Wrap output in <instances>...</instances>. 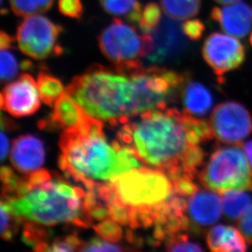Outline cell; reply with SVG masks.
Segmentation results:
<instances>
[{
  "mask_svg": "<svg viewBox=\"0 0 252 252\" xmlns=\"http://www.w3.org/2000/svg\"><path fill=\"white\" fill-rule=\"evenodd\" d=\"M63 31L62 26L39 14L27 17L17 28L18 48L25 55L35 60L61 55L64 50L57 40Z\"/></svg>",
  "mask_w": 252,
  "mask_h": 252,
  "instance_id": "obj_9",
  "label": "cell"
},
{
  "mask_svg": "<svg viewBox=\"0 0 252 252\" xmlns=\"http://www.w3.org/2000/svg\"><path fill=\"white\" fill-rule=\"evenodd\" d=\"M221 202L226 219L230 221H236L250 207L252 204V197L248 191H229L223 193Z\"/></svg>",
  "mask_w": 252,
  "mask_h": 252,
  "instance_id": "obj_20",
  "label": "cell"
},
{
  "mask_svg": "<svg viewBox=\"0 0 252 252\" xmlns=\"http://www.w3.org/2000/svg\"><path fill=\"white\" fill-rule=\"evenodd\" d=\"M181 95L185 111L193 116H204L213 105L212 93L198 82L187 79Z\"/></svg>",
  "mask_w": 252,
  "mask_h": 252,
  "instance_id": "obj_19",
  "label": "cell"
},
{
  "mask_svg": "<svg viewBox=\"0 0 252 252\" xmlns=\"http://www.w3.org/2000/svg\"><path fill=\"white\" fill-rule=\"evenodd\" d=\"M243 148L246 156L248 158V162H249L252 171V140L244 144L243 145Z\"/></svg>",
  "mask_w": 252,
  "mask_h": 252,
  "instance_id": "obj_37",
  "label": "cell"
},
{
  "mask_svg": "<svg viewBox=\"0 0 252 252\" xmlns=\"http://www.w3.org/2000/svg\"><path fill=\"white\" fill-rule=\"evenodd\" d=\"M238 228L246 240L252 244V204L238 220Z\"/></svg>",
  "mask_w": 252,
  "mask_h": 252,
  "instance_id": "obj_34",
  "label": "cell"
},
{
  "mask_svg": "<svg viewBox=\"0 0 252 252\" xmlns=\"http://www.w3.org/2000/svg\"><path fill=\"white\" fill-rule=\"evenodd\" d=\"M249 41H250L251 45L252 46V32L251 33L250 38H249Z\"/></svg>",
  "mask_w": 252,
  "mask_h": 252,
  "instance_id": "obj_39",
  "label": "cell"
},
{
  "mask_svg": "<svg viewBox=\"0 0 252 252\" xmlns=\"http://www.w3.org/2000/svg\"><path fill=\"white\" fill-rule=\"evenodd\" d=\"M214 1L217 3H219V4L228 5L240 2L241 0H214Z\"/></svg>",
  "mask_w": 252,
  "mask_h": 252,
  "instance_id": "obj_38",
  "label": "cell"
},
{
  "mask_svg": "<svg viewBox=\"0 0 252 252\" xmlns=\"http://www.w3.org/2000/svg\"><path fill=\"white\" fill-rule=\"evenodd\" d=\"M124 124L119 142L140 162L167 174L171 181L195 178L206 153L201 144L212 140L208 122L176 109L151 110Z\"/></svg>",
  "mask_w": 252,
  "mask_h": 252,
  "instance_id": "obj_1",
  "label": "cell"
},
{
  "mask_svg": "<svg viewBox=\"0 0 252 252\" xmlns=\"http://www.w3.org/2000/svg\"><path fill=\"white\" fill-rule=\"evenodd\" d=\"M151 34L154 38L155 48L146 58L152 64L158 65L176 61L188 51V41L178 21L168 17L162 18Z\"/></svg>",
  "mask_w": 252,
  "mask_h": 252,
  "instance_id": "obj_12",
  "label": "cell"
},
{
  "mask_svg": "<svg viewBox=\"0 0 252 252\" xmlns=\"http://www.w3.org/2000/svg\"><path fill=\"white\" fill-rule=\"evenodd\" d=\"M162 20V12L159 6L155 2H149L142 10V14L138 22L139 28L142 33H151L159 25Z\"/></svg>",
  "mask_w": 252,
  "mask_h": 252,
  "instance_id": "obj_26",
  "label": "cell"
},
{
  "mask_svg": "<svg viewBox=\"0 0 252 252\" xmlns=\"http://www.w3.org/2000/svg\"><path fill=\"white\" fill-rule=\"evenodd\" d=\"M222 202L214 191L198 189L187 199V217L189 229L199 234L217 224L222 214Z\"/></svg>",
  "mask_w": 252,
  "mask_h": 252,
  "instance_id": "obj_14",
  "label": "cell"
},
{
  "mask_svg": "<svg viewBox=\"0 0 252 252\" xmlns=\"http://www.w3.org/2000/svg\"><path fill=\"white\" fill-rule=\"evenodd\" d=\"M212 137L227 145H242L252 132V118L248 109L236 101L220 103L209 120Z\"/></svg>",
  "mask_w": 252,
  "mask_h": 252,
  "instance_id": "obj_10",
  "label": "cell"
},
{
  "mask_svg": "<svg viewBox=\"0 0 252 252\" xmlns=\"http://www.w3.org/2000/svg\"><path fill=\"white\" fill-rule=\"evenodd\" d=\"M84 252H121L124 248L110 243V241L100 240V239H93L88 244L84 245Z\"/></svg>",
  "mask_w": 252,
  "mask_h": 252,
  "instance_id": "obj_33",
  "label": "cell"
},
{
  "mask_svg": "<svg viewBox=\"0 0 252 252\" xmlns=\"http://www.w3.org/2000/svg\"><path fill=\"white\" fill-rule=\"evenodd\" d=\"M40 100L37 83L30 74H23L3 88L1 107L12 116H29L38 110Z\"/></svg>",
  "mask_w": 252,
  "mask_h": 252,
  "instance_id": "obj_13",
  "label": "cell"
},
{
  "mask_svg": "<svg viewBox=\"0 0 252 252\" xmlns=\"http://www.w3.org/2000/svg\"><path fill=\"white\" fill-rule=\"evenodd\" d=\"M59 145L60 168L87 189L141 167L129 148L106 139L102 121L90 115L80 126L63 131Z\"/></svg>",
  "mask_w": 252,
  "mask_h": 252,
  "instance_id": "obj_2",
  "label": "cell"
},
{
  "mask_svg": "<svg viewBox=\"0 0 252 252\" xmlns=\"http://www.w3.org/2000/svg\"><path fill=\"white\" fill-rule=\"evenodd\" d=\"M8 50L9 49H1L0 53V78L2 83L8 82L14 79L19 71V64L17 58Z\"/></svg>",
  "mask_w": 252,
  "mask_h": 252,
  "instance_id": "obj_27",
  "label": "cell"
},
{
  "mask_svg": "<svg viewBox=\"0 0 252 252\" xmlns=\"http://www.w3.org/2000/svg\"><path fill=\"white\" fill-rule=\"evenodd\" d=\"M66 92L88 115L111 124H126L136 116L128 76L96 64L74 77Z\"/></svg>",
  "mask_w": 252,
  "mask_h": 252,
  "instance_id": "obj_5",
  "label": "cell"
},
{
  "mask_svg": "<svg viewBox=\"0 0 252 252\" xmlns=\"http://www.w3.org/2000/svg\"><path fill=\"white\" fill-rule=\"evenodd\" d=\"M105 12L116 17H124L129 22L138 23L142 7L138 0H99Z\"/></svg>",
  "mask_w": 252,
  "mask_h": 252,
  "instance_id": "obj_21",
  "label": "cell"
},
{
  "mask_svg": "<svg viewBox=\"0 0 252 252\" xmlns=\"http://www.w3.org/2000/svg\"><path fill=\"white\" fill-rule=\"evenodd\" d=\"M37 85L41 100L49 106H53L65 92L62 82L47 72L42 71L38 74Z\"/></svg>",
  "mask_w": 252,
  "mask_h": 252,
  "instance_id": "obj_23",
  "label": "cell"
},
{
  "mask_svg": "<svg viewBox=\"0 0 252 252\" xmlns=\"http://www.w3.org/2000/svg\"><path fill=\"white\" fill-rule=\"evenodd\" d=\"M246 238L239 229L232 226H213L207 234V243L212 252H246Z\"/></svg>",
  "mask_w": 252,
  "mask_h": 252,
  "instance_id": "obj_18",
  "label": "cell"
},
{
  "mask_svg": "<svg viewBox=\"0 0 252 252\" xmlns=\"http://www.w3.org/2000/svg\"><path fill=\"white\" fill-rule=\"evenodd\" d=\"M58 9L62 14L73 19H81L84 14L81 0H59Z\"/></svg>",
  "mask_w": 252,
  "mask_h": 252,
  "instance_id": "obj_31",
  "label": "cell"
},
{
  "mask_svg": "<svg viewBox=\"0 0 252 252\" xmlns=\"http://www.w3.org/2000/svg\"><path fill=\"white\" fill-rule=\"evenodd\" d=\"M88 114L66 92L56 101L50 123L63 131L80 126L88 119Z\"/></svg>",
  "mask_w": 252,
  "mask_h": 252,
  "instance_id": "obj_17",
  "label": "cell"
},
{
  "mask_svg": "<svg viewBox=\"0 0 252 252\" xmlns=\"http://www.w3.org/2000/svg\"><path fill=\"white\" fill-rule=\"evenodd\" d=\"M14 38L10 36L8 33H5L4 31H1L0 33V48L1 49H11L13 48Z\"/></svg>",
  "mask_w": 252,
  "mask_h": 252,
  "instance_id": "obj_35",
  "label": "cell"
},
{
  "mask_svg": "<svg viewBox=\"0 0 252 252\" xmlns=\"http://www.w3.org/2000/svg\"><path fill=\"white\" fill-rule=\"evenodd\" d=\"M84 248V244L76 236H68L48 245L46 252H75L83 251Z\"/></svg>",
  "mask_w": 252,
  "mask_h": 252,
  "instance_id": "obj_30",
  "label": "cell"
},
{
  "mask_svg": "<svg viewBox=\"0 0 252 252\" xmlns=\"http://www.w3.org/2000/svg\"><path fill=\"white\" fill-rule=\"evenodd\" d=\"M2 200L22 220L41 226L71 224L88 227L93 223L87 192L39 169L21 179Z\"/></svg>",
  "mask_w": 252,
  "mask_h": 252,
  "instance_id": "obj_3",
  "label": "cell"
},
{
  "mask_svg": "<svg viewBox=\"0 0 252 252\" xmlns=\"http://www.w3.org/2000/svg\"><path fill=\"white\" fill-rule=\"evenodd\" d=\"M93 191L108 212V218L132 228L155 225L165 202L172 195L173 184L155 168L132 169Z\"/></svg>",
  "mask_w": 252,
  "mask_h": 252,
  "instance_id": "obj_4",
  "label": "cell"
},
{
  "mask_svg": "<svg viewBox=\"0 0 252 252\" xmlns=\"http://www.w3.org/2000/svg\"><path fill=\"white\" fill-rule=\"evenodd\" d=\"M12 12L19 17H30L47 12L54 0H9Z\"/></svg>",
  "mask_w": 252,
  "mask_h": 252,
  "instance_id": "obj_24",
  "label": "cell"
},
{
  "mask_svg": "<svg viewBox=\"0 0 252 252\" xmlns=\"http://www.w3.org/2000/svg\"><path fill=\"white\" fill-rule=\"evenodd\" d=\"M201 5L202 0H161V6L166 16L178 22L197 16Z\"/></svg>",
  "mask_w": 252,
  "mask_h": 252,
  "instance_id": "obj_22",
  "label": "cell"
},
{
  "mask_svg": "<svg viewBox=\"0 0 252 252\" xmlns=\"http://www.w3.org/2000/svg\"><path fill=\"white\" fill-rule=\"evenodd\" d=\"M210 16L219 24L224 33L236 38H245L252 28V11L246 2L214 7Z\"/></svg>",
  "mask_w": 252,
  "mask_h": 252,
  "instance_id": "obj_15",
  "label": "cell"
},
{
  "mask_svg": "<svg viewBox=\"0 0 252 252\" xmlns=\"http://www.w3.org/2000/svg\"><path fill=\"white\" fill-rule=\"evenodd\" d=\"M202 54L220 84L227 73L238 69L246 60V48L236 37L214 32L205 39Z\"/></svg>",
  "mask_w": 252,
  "mask_h": 252,
  "instance_id": "obj_11",
  "label": "cell"
},
{
  "mask_svg": "<svg viewBox=\"0 0 252 252\" xmlns=\"http://www.w3.org/2000/svg\"><path fill=\"white\" fill-rule=\"evenodd\" d=\"M0 146H1V152H0V156H1V160L4 161L5 158L8 155V150H9V142L7 136L3 132V129H2L1 134H0Z\"/></svg>",
  "mask_w": 252,
  "mask_h": 252,
  "instance_id": "obj_36",
  "label": "cell"
},
{
  "mask_svg": "<svg viewBox=\"0 0 252 252\" xmlns=\"http://www.w3.org/2000/svg\"><path fill=\"white\" fill-rule=\"evenodd\" d=\"M200 183L217 193L252 192V171L242 145L219 146L197 174Z\"/></svg>",
  "mask_w": 252,
  "mask_h": 252,
  "instance_id": "obj_6",
  "label": "cell"
},
{
  "mask_svg": "<svg viewBox=\"0 0 252 252\" xmlns=\"http://www.w3.org/2000/svg\"><path fill=\"white\" fill-rule=\"evenodd\" d=\"M1 236L6 241L12 240L17 233L22 218L18 217L7 204L1 200Z\"/></svg>",
  "mask_w": 252,
  "mask_h": 252,
  "instance_id": "obj_25",
  "label": "cell"
},
{
  "mask_svg": "<svg viewBox=\"0 0 252 252\" xmlns=\"http://www.w3.org/2000/svg\"><path fill=\"white\" fill-rule=\"evenodd\" d=\"M128 77L133 90L136 116L167 109L169 103L181 95L188 79L184 74L158 65L141 67Z\"/></svg>",
  "mask_w": 252,
  "mask_h": 252,
  "instance_id": "obj_7",
  "label": "cell"
},
{
  "mask_svg": "<svg viewBox=\"0 0 252 252\" xmlns=\"http://www.w3.org/2000/svg\"><path fill=\"white\" fill-rule=\"evenodd\" d=\"M103 55L115 65L146 57L155 48L151 33L139 34L136 29L114 18L98 37Z\"/></svg>",
  "mask_w": 252,
  "mask_h": 252,
  "instance_id": "obj_8",
  "label": "cell"
},
{
  "mask_svg": "<svg viewBox=\"0 0 252 252\" xmlns=\"http://www.w3.org/2000/svg\"><path fill=\"white\" fill-rule=\"evenodd\" d=\"M45 150L42 140L31 135L22 136L15 140L11 150V161L17 171L31 174L43 166Z\"/></svg>",
  "mask_w": 252,
  "mask_h": 252,
  "instance_id": "obj_16",
  "label": "cell"
},
{
  "mask_svg": "<svg viewBox=\"0 0 252 252\" xmlns=\"http://www.w3.org/2000/svg\"><path fill=\"white\" fill-rule=\"evenodd\" d=\"M166 248L169 252H203L204 249L197 243L189 240V236L177 233L166 240Z\"/></svg>",
  "mask_w": 252,
  "mask_h": 252,
  "instance_id": "obj_28",
  "label": "cell"
},
{
  "mask_svg": "<svg viewBox=\"0 0 252 252\" xmlns=\"http://www.w3.org/2000/svg\"><path fill=\"white\" fill-rule=\"evenodd\" d=\"M94 229L103 239L112 243H116L123 238V231L119 223L110 218L101 220L100 224L94 227Z\"/></svg>",
  "mask_w": 252,
  "mask_h": 252,
  "instance_id": "obj_29",
  "label": "cell"
},
{
  "mask_svg": "<svg viewBox=\"0 0 252 252\" xmlns=\"http://www.w3.org/2000/svg\"><path fill=\"white\" fill-rule=\"evenodd\" d=\"M181 27L186 37L193 41L199 40L205 31L204 24L199 19L186 20Z\"/></svg>",
  "mask_w": 252,
  "mask_h": 252,
  "instance_id": "obj_32",
  "label": "cell"
}]
</instances>
